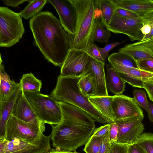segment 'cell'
<instances>
[{
    "mask_svg": "<svg viewBox=\"0 0 153 153\" xmlns=\"http://www.w3.org/2000/svg\"><path fill=\"white\" fill-rule=\"evenodd\" d=\"M6 140L4 136H0V153H4V148Z\"/></svg>",
    "mask_w": 153,
    "mask_h": 153,
    "instance_id": "obj_49",
    "label": "cell"
},
{
    "mask_svg": "<svg viewBox=\"0 0 153 153\" xmlns=\"http://www.w3.org/2000/svg\"><path fill=\"white\" fill-rule=\"evenodd\" d=\"M134 143L141 147L146 153H153V133H143Z\"/></svg>",
    "mask_w": 153,
    "mask_h": 153,
    "instance_id": "obj_30",
    "label": "cell"
},
{
    "mask_svg": "<svg viewBox=\"0 0 153 153\" xmlns=\"http://www.w3.org/2000/svg\"><path fill=\"white\" fill-rule=\"evenodd\" d=\"M98 47L93 43L89 48L87 53L92 58L99 61L105 62L99 50Z\"/></svg>",
    "mask_w": 153,
    "mask_h": 153,
    "instance_id": "obj_39",
    "label": "cell"
},
{
    "mask_svg": "<svg viewBox=\"0 0 153 153\" xmlns=\"http://www.w3.org/2000/svg\"><path fill=\"white\" fill-rule=\"evenodd\" d=\"M27 5L18 13L26 19L33 18L41 12L45 4L48 2L46 0H29Z\"/></svg>",
    "mask_w": 153,
    "mask_h": 153,
    "instance_id": "obj_26",
    "label": "cell"
},
{
    "mask_svg": "<svg viewBox=\"0 0 153 153\" xmlns=\"http://www.w3.org/2000/svg\"><path fill=\"white\" fill-rule=\"evenodd\" d=\"M143 25L148 24L153 26V10L148 13L142 18Z\"/></svg>",
    "mask_w": 153,
    "mask_h": 153,
    "instance_id": "obj_45",
    "label": "cell"
},
{
    "mask_svg": "<svg viewBox=\"0 0 153 153\" xmlns=\"http://www.w3.org/2000/svg\"><path fill=\"white\" fill-rule=\"evenodd\" d=\"M25 29L21 17L5 7H0V46L9 47L22 38Z\"/></svg>",
    "mask_w": 153,
    "mask_h": 153,
    "instance_id": "obj_6",
    "label": "cell"
},
{
    "mask_svg": "<svg viewBox=\"0 0 153 153\" xmlns=\"http://www.w3.org/2000/svg\"><path fill=\"white\" fill-rule=\"evenodd\" d=\"M105 65V62L99 61L91 57L90 67L87 74L91 73L93 76L94 96L108 95L106 85Z\"/></svg>",
    "mask_w": 153,
    "mask_h": 153,
    "instance_id": "obj_16",
    "label": "cell"
},
{
    "mask_svg": "<svg viewBox=\"0 0 153 153\" xmlns=\"http://www.w3.org/2000/svg\"><path fill=\"white\" fill-rule=\"evenodd\" d=\"M51 134L46 136L43 141L39 145L33 146L10 153H43L50 151L51 148L50 144Z\"/></svg>",
    "mask_w": 153,
    "mask_h": 153,
    "instance_id": "obj_29",
    "label": "cell"
},
{
    "mask_svg": "<svg viewBox=\"0 0 153 153\" xmlns=\"http://www.w3.org/2000/svg\"><path fill=\"white\" fill-rule=\"evenodd\" d=\"M136 62L139 69L153 73V58L143 59Z\"/></svg>",
    "mask_w": 153,
    "mask_h": 153,
    "instance_id": "obj_35",
    "label": "cell"
},
{
    "mask_svg": "<svg viewBox=\"0 0 153 153\" xmlns=\"http://www.w3.org/2000/svg\"><path fill=\"white\" fill-rule=\"evenodd\" d=\"M98 8L101 13V23L106 27L115 13V6L110 0H98Z\"/></svg>",
    "mask_w": 153,
    "mask_h": 153,
    "instance_id": "obj_25",
    "label": "cell"
},
{
    "mask_svg": "<svg viewBox=\"0 0 153 153\" xmlns=\"http://www.w3.org/2000/svg\"><path fill=\"white\" fill-rule=\"evenodd\" d=\"M29 25L34 44L44 58L61 68L70 48L68 34L59 20L52 13L42 11L31 18Z\"/></svg>",
    "mask_w": 153,
    "mask_h": 153,
    "instance_id": "obj_1",
    "label": "cell"
},
{
    "mask_svg": "<svg viewBox=\"0 0 153 153\" xmlns=\"http://www.w3.org/2000/svg\"><path fill=\"white\" fill-rule=\"evenodd\" d=\"M23 92L42 122L52 125H56L62 122L63 119L62 112L58 101L50 95L40 92Z\"/></svg>",
    "mask_w": 153,
    "mask_h": 153,
    "instance_id": "obj_5",
    "label": "cell"
},
{
    "mask_svg": "<svg viewBox=\"0 0 153 153\" xmlns=\"http://www.w3.org/2000/svg\"><path fill=\"white\" fill-rule=\"evenodd\" d=\"M112 107L115 122L144 117L143 110L134 98L125 95L113 96Z\"/></svg>",
    "mask_w": 153,
    "mask_h": 153,
    "instance_id": "obj_10",
    "label": "cell"
},
{
    "mask_svg": "<svg viewBox=\"0 0 153 153\" xmlns=\"http://www.w3.org/2000/svg\"><path fill=\"white\" fill-rule=\"evenodd\" d=\"M12 114L23 121L45 128V123L38 117L22 91L14 105Z\"/></svg>",
    "mask_w": 153,
    "mask_h": 153,
    "instance_id": "obj_13",
    "label": "cell"
},
{
    "mask_svg": "<svg viewBox=\"0 0 153 153\" xmlns=\"http://www.w3.org/2000/svg\"><path fill=\"white\" fill-rule=\"evenodd\" d=\"M147 81L153 84V76L149 78Z\"/></svg>",
    "mask_w": 153,
    "mask_h": 153,
    "instance_id": "obj_51",
    "label": "cell"
},
{
    "mask_svg": "<svg viewBox=\"0 0 153 153\" xmlns=\"http://www.w3.org/2000/svg\"><path fill=\"white\" fill-rule=\"evenodd\" d=\"M51 153L50 152H44V153Z\"/></svg>",
    "mask_w": 153,
    "mask_h": 153,
    "instance_id": "obj_52",
    "label": "cell"
},
{
    "mask_svg": "<svg viewBox=\"0 0 153 153\" xmlns=\"http://www.w3.org/2000/svg\"><path fill=\"white\" fill-rule=\"evenodd\" d=\"M102 137L92 135L85 144L84 151L86 153H98Z\"/></svg>",
    "mask_w": 153,
    "mask_h": 153,
    "instance_id": "obj_32",
    "label": "cell"
},
{
    "mask_svg": "<svg viewBox=\"0 0 153 153\" xmlns=\"http://www.w3.org/2000/svg\"><path fill=\"white\" fill-rule=\"evenodd\" d=\"M115 12L120 16L129 19H139L141 18L138 15L131 11L118 7L115 6Z\"/></svg>",
    "mask_w": 153,
    "mask_h": 153,
    "instance_id": "obj_37",
    "label": "cell"
},
{
    "mask_svg": "<svg viewBox=\"0 0 153 153\" xmlns=\"http://www.w3.org/2000/svg\"><path fill=\"white\" fill-rule=\"evenodd\" d=\"M113 96H91L88 99L92 105L111 123L115 122L112 103Z\"/></svg>",
    "mask_w": 153,
    "mask_h": 153,
    "instance_id": "obj_21",
    "label": "cell"
},
{
    "mask_svg": "<svg viewBox=\"0 0 153 153\" xmlns=\"http://www.w3.org/2000/svg\"><path fill=\"white\" fill-rule=\"evenodd\" d=\"M116 7L131 11L142 18L153 10L152 0H110Z\"/></svg>",
    "mask_w": 153,
    "mask_h": 153,
    "instance_id": "obj_19",
    "label": "cell"
},
{
    "mask_svg": "<svg viewBox=\"0 0 153 153\" xmlns=\"http://www.w3.org/2000/svg\"><path fill=\"white\" fill-rule=\"evenodd\" d=\"M0 54V102L9 101L21 88L19 83L10 79L5 71L4 67Z\"/></svg>",
    "mask_w": 153,
    "mask_h": 153,
    "instance_id": "obj_18",
    "label": "cell"
},
{
    "mask_svg": "<svg viewBox=\"0 0 153 153\" xmlns=\"http://www.w3.org/2000/svg\"><path fill=\"white\" fill-rule=\"evenodd\" d=\"M75 7L77 15L75 33L68 35L70 49L87 52L94 43V35L101 13L98 0H70Z\"/></svg>",
    "mask_w": 153,
    "mask_h": 153,
    "instance_id": "obj_2",
    "label": "cell"
},
{
    "mask_svg": "<svg viewBox=\"0 0 153 153\" xmlns=\"http://www.w3.org/2000/svg\"><path fill=\"white\" fill-rule=\"evenodd\" d=\"M111 36V31L102 24L100 19H99L95 31L94 41L101 43H107Z\"/></svg>",
    "mask_w": 153,
    "mask_h": 153,
    "instance_id": "obj_31",
    "label": "cell"
},
{
    "mask_svg": "<svg viewBox=\"0 0 153 153\" xmlns=\"http://www.w3.org/2000/svg\"><path fill=\"white\" fill-rule=\"evenodd\" d=\"M21 91L20 88L8 101L0 102V136H4L7 123L12 114L14 105Z\"/></svg>",
    "mask_w": 153,
    "mask_h": 153,
    "instance_id": "obj_22",
    "label": "cell"
},
{
    "mask_svg": "<svg viewBox=\"0 0 153 153\" xmlns=\"http://www.w3.org/2000/svg\"><path fill=\"white\" fill-rule=\"evenodd\" d=\"M133 94L134 98L139 105L148 113L149 101L145 91L143 90L135 89L133 91Z\"/></svg>",
    "mask_w": 153,
    "mask_h": 153,
    "instance_id": "obj_33",
    "label": "cell"
},
{
    "mask_svg": "<svg viewBox=\"0 0 153 153\" xmlns=\"http://www.w3.org/2000/svg\"><path fill=\"white\" fill-rule=\"evenodd\" d=\"M151 29V27L148 24L143 25L141 29L142 33L144 35L149 33Z\"/></svg>",
    "mask_w": 153,
    "mask_h": 153,
    "instance_id": "obj_48",
    "label": "cell"
},
{
    "mask_svg": "<svg viewBox=\"0 0 153 153\" xmlns=\"http://www.w3.org/2000/svg\"><path fill=\"white\" fill-rule=\"evenodd\" d=\"M129 145L117 141H111L109 153H128Z\"/></svg>",
    "mask_w": 153,
    "mask_h": 153,
    "instance_id": "obj_34",
    "label": "cell"
},
{
    "mask_svg": "<svg viewBox=\"0 0 153 153\" xmlns=\"http://www.w3.org/2000/svg\"><path fill=\"white\" fill-rule=\"evenodd\" d=\"M45 128L23 121L12 114L7 122L4 137L7 140L14 139L33 142L40 139Z\"/></svg>",
    "mask_w": 153,
    "mask_h": 153,
    "instance_id": "obj_7",
    "label": "cell"
},
{
    "mask_svg": "<svg viewBox=\"0 0 153 153\" xmlns=\"http://www.w3.org/2000/svg\"><path fill=\"white\" fill-rule=\"evenodd\" d=\"M80 77H57L56 86L50 96L59 101L76 106L86 112L95 121L103 124L111 123L90 103L88 98L81 92L78 85Z\"/></svg>",
    "mask_w": 153,
    "mask_h": 153,
    "instance_id": "obj_3",
    "label": "cell"
},
{
    "mask_svg": "<svg viewBox=\"0 0 153 153\" xmlns=\"http://www.w3.org/2000/svg\"><path fill=\"white\" fill-rule=\"evenodd\" d=\"M121 42H115L108 44L103 48L98 47L99 50L102 58L105 60L106 58L108 57L109 51L115 47L119 45Z\"/></svg>",
    "mask_w": 153,
    "mask_h": 153,
    "instance_id": "obj_38",
    "label": "cell"
},
{
    "mask_svg": "<svg viewBox=\"0 0 153 153\" xmlns=\"http://www.w3.org/2000/svg\"><path fill=\"white\" fill-rule=\"evenodd\" d=\"M56 10L61 25L69 35L74 34L77 19L76 9L70 0H48Z\"/></svg>",
    "mask_w": 153,
    "mask_h": 153,
    "instance_id": "obj_11",
    "label": "cell"
},
{
    "mask_svg": "<svg viewBox=\"0 0 153 153\" xmlns=\"http://www.w3.org/2000/svg\"><path fill=\"white\" fill-rule=\"evenodd\" d=\"M62 117L75 122L95 128V121L85 111L74 105L59 101Z\"/></svg>",
    "mask_w": 153,
    "mask_h": 153,
    "instance_id": "obj_17",
    "label": "cell"
},
{
    "mask_svg": "<svg viewBox=\"0 0 153 153\" xmlns=\"http://www.w3.org/2000/svg\"><path fill=\"white\" fill-rule=\"evenodd\" d=\"M49 152L51 153H79L76 151L72 152L55 148L51 149Z\"/></svg>",
    "mask_w": 153,
    "mask_h": 153,
    "instance_id": "obj_46",
    "label": "cell"
},
{
    "mask_svg": "<svg viewBox=\"0 0 153 153\" xmlns=\"http://www.w3.org/2000/svg\"><path fill=\"white\" fill-rule=\"evenodd\" d=\"M46 136L44 135L43 137L39 140L29 142L14 139L9 140H6L4 148V153H10L24 148L33 146L39 145L44 140Z\"/></svg>",
    "mask_w": 153,
    "mask_h": 153,
    "instance_id": "obj_24",
    "label": "cell"
},
{
    "mask_svg": "<svg viewBox=\"0 0 153 153\" xmlns=\"http://www.w3.org/2000/svg\"><path fill=\"white\" fill-rule=\"evenodd\" d=\"M112 65L126 83L134 87L143 88L144 82L153 76V73L138 68L120 65Z\"/></svg>",
    "mask_w": 153,
    "mask_h": 153,
    "instance_id": "obj_15",
    "label": "cell"
},
{
    "mask_svg": "<svg viewBox=\"0 0 153 153\" xmlns=\"http://www.w3.org/2000/svg\"><path fill=\"white\" fill-rule=\"evenodd\" d=\"M143 88L146 91L150 100L153 102V84L146 81L144 82Z\"/></svg>",
    "mask_w": 153,
    "mask_h": 153,
    "instance_id": "obj_42",
    "label": "cell"
},
{
    "mask_svg": "<svg viewBox=\"0 0 153 153\" xmlns=\"http://www.w3.org/2000/svg\"><path fill=\"white\" fill-rule=\"evenodd\" d=\"M128 153H146L140 146L134 143L129 145Z\"/></svg>",
    "mask_w": 153,
    "mask_h": 153,
    "instance_id": "obj_44",
    "label": "cell"
},
{
    "mask_svg": "<svg viewBox=\"0 0 153 153\" xmlns=\"http://www.w3.org/2000/svg\"><path fill=\"white\" fill-rule=\"evenodd\" d=\"M62 118L60 123L51 125L52 146L55 148L74 151L86 144L95 128Z\"/></svg>",
    "mask_w": 153,
    "mask_h": 153,
    "instance_id": "obj_4",
    "label": "cell"
},
{
    "mask_svg": "<svg viewBox=\"0 0 153 153\" xmlns=\"http://www.w3.org/2000/svg\"><path fill=\"white\" fill-rule=\"evenodd\" d=\"M91 58L85 51L70 48L61 68L60 75L78 77L84 75L89 69Z\"/></svg>",
    "mask_w": 153,
    "mask_h": 153,
    "instance_id": "obj_8",
    "label": "cell"
},
{
    "mask_svg": "<svg viewBox=\"0 0 153 153\" xmlns=\"http://www.w3.org/2000/svg\"><path fill=\"white\" fill-rule=\"evenodd\" d=\"M78 84L84 95L88 97L94 96V82L93 76L91 73H88L80 77Z\"/></svg>",
    "mask_w": 153,
    "mask_h": 153,
    "instance_id": "obj_27",
    "label": "cell"
},
{
    "mask_svg": "<svg viewBox=\"0 0 153 153\" xmlns=\"http://www.w3.org/2000/svg\"><path fill=\"white\" fill-rule=\"evenodd\" d=\"M19 83L21 91L24 92H40L42 85L41 80L32 73L23 74Z\"/></svg>",
    "mask_w": 153,
    "mask_h": 153,
    "instance_id": "obj_23",
    "label": "cell"
},
{
    "mask_svg": "<svg viewBox=\"0 0 153 153\" xmlns=\"http://www.w3.org/2000/svg\"><path fill=\"white\" fill-rule=\"evenodd\" d=\"M108 60L111 65H120L138 68L136 62L126 55L119 52L111 54Z\"/></svg>",
    "mask_w": 153,
    "mask_h": 153,
    "instance_id": "obj_28",
    "label": "cell"
},
{
    "mask_svg": "<svg viewBox=\"0 0 153 153\" xmlns=\"http://www.w3.org/2000/svg\"><path fill=\"white\" fill-rule=\"evenodd\" d=\"M111 146L108 132L102 137L98 153H109Z\"/></svg>",
    "mask_w": 153,
    "mask_h": 153,
    "instance_id": "obj_36",
    "label": "cell"
},
{
    "mask_svg": "<svg viewBox=\"0 0 153 153\" xmlns=\"http://www.w3.org/2000/svg\"><path fill=\"white\" fill-rule=\"evenodd\" d=\"M119 52L126 55L135 62L153 58V38L127 44L120 48Z\"/></svg>",
    "mask_w": 153,
    "mask_h": 153,
    "instance_id": "obj_14",
    "label": "cell"
},
{
    "mask_svg": "<svg viewBox=\"0 0 153 153\" xmlns=\"http://www.w3.org/2000/svg\"><path fill=\"white\" fill-rule=\"evenodd\" d=\"M149 110L148 112V117L151 122L153 123V103L149 101Z\"/></svg>",
    "mask_w": 153,
    "mask_h": 153,
    "instance_id": "obj_47",
    "label": "cell"
},
{
    "mask_svg": "<svg viewBox=\"0 0 153 153\" xmlns=\"http://www.w3.org/2000/svg\"><path fill=\"white\" fill-rule=\"evenodd\" d=\"M143 25L142 18H126L120 16L115 12L110 23L106 27L115 33L127 35L131 41H139L144 36L141 31Z\"/></svg>",
    "mask_w": 153,
    "mask_h": 153,
    "instance_id": "obj_9",
    "label": "cell"
},
{
    "mask_svg": "<svg viewBox=\"0 0 153 153\" xmlns=\"http://www.w3.org/2000/svg\"><path fill=\"white\" fill-rule=\"evenodd\" d=\"M118 132V127L115 123H110L108 133L110 141H116Z\"/></svg>",
    "mask_w": 153,
    "mask_h": 153,
    "instance_id": "obj_40",
    "label": "cell"
},
{
    "mask_svg": "<svg viewBox=\"0 0 153 153\" xmlns=\"http://www.w3.org/2000/svg\"><path fill=\"white\" fill-rule=\"evenodd\" d=\"M151 29L150 33L144 35L141 40H144L153 38V26H151Z\"/></svg>",
    "mask_w": 153,
    "mask_h": 153,
    "instance_id": "obj_50",
    "label": "cell"
},
{
    "mask_svg": "<svg viewBox=\"0 0 153 153\" xmlns=\"http://www.w3.org/2000/svg\"><path fill=\"white\" fill-rule=\"evenodd\" d=\"M110 124L104 125L95 128L92 134L97 137H102L108 132Z\"/></svg>",
    "mask_w": 153,
    "mask_h": 153,
    "instance_id": "obj_41",
    "label": "cell"
},
{
    "mask_svg": "<svg viewBox=\"0 0 153 153\" xmlns=\"http://www.w3.org/2000/svg\"><path fill=\"white\" fill-rule=\"evenodd\" d=\"M29 0H2L3 3L7 6H10L13 7H16L20 4L26 2H28Z\"/></svg>",
    "mask_w": 153,
    "mask_h": 153,
    "instance_id": "obj_43",
    "label": "cell"
},
{
    "mask_svg": "<svg viewBox=\"0 0 153 153\" xmlns=\"http://www.w3.org/2000/svg\"><path fill=\"white\" fill-rule=\"evenodd\" d=\"M106 83L108 91L115 95L122 94L125 91L126 82L110 64L106 66Z\"/></svg>",
    "mask_w": 153,
    "mask_h": 153,
    "instance_id": "obj_20",
    "label": "cell"
},
{
    "mask_svg": "<svg viewBox=\"0 0 153 153\" xmlns=\"http://www.w3.org/2000/svg\"><path fill=\"white\" fill-rule=\"evenodd\" d=\"M144 117L115 122L118 127L117 142L130 145L134 143L144 129Z\"/></svg>",
    "mask_w": 153,
    "mask_h": 153,
    "instance_id": "obj_12",
    "label": "cell"
}]
</instances>
